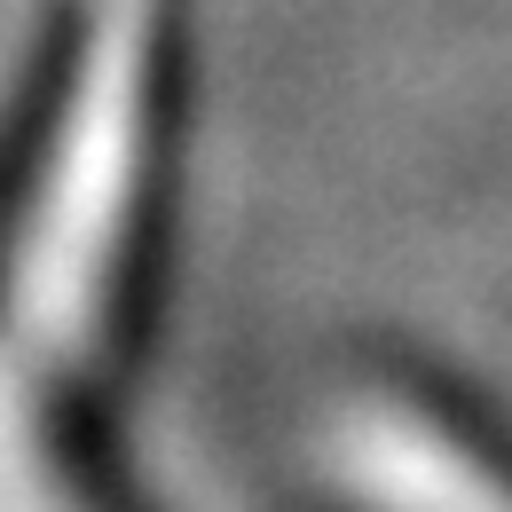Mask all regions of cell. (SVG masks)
I'll list each match as a JSON object with an SVG mask.
<instances>
[{"instance_id": "obj_2", "label": "cell", "mask_w": 512, "mask_h": 512, "mask_svg": "<svg viewBox=\"0 0 512 512\" xmlns=\"http://www.w3.org/2000/svg\"><path fill=\"white\" fill-rule=\"evenodd\" d=\"M323 512H512V434L418 371H355L308 410Z\"/></svg>"}, {"instance_id": "obj_3", "label": "cell", "mask_w": 512, "mask_h": 512, "mask_svg": "<svg viewBox=\"0 0 512 512\" xmlns=\"http://www.w3.org/2000/svg\"><path fill=\"white\" fill-rule=\"evenodd\" d=\"M0 512H119L87 394L0 363Z\"/></svg>"}, {"instance_id": "obj_1", "label": "cell", "mask_w": 512, "mask_h": 512, "mask_svg": "<svg viewBox=\"0 0 512 512\" xmlns=\"http://www.w3.org/2000/svg\"><path fill=\"white\" fill-rule=\"evenodd\" d=\"M182 127V0H56L0 166V363L103 394L158 268Z\"/></svg>"}]
</instances>
